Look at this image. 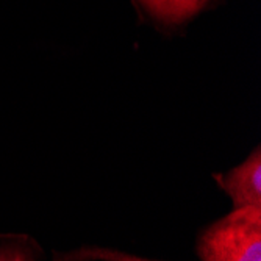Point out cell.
<instances>
[{
	"label": "cell",
	"mask_w": 261,
	"mask_h": 261,
	"mask_svg": "<svg viewBox=\"0 0 261 261\" xmlns=\"http://www.w3.org/2000/svg\"><path fill=\"white\" fill-rule=\"evenodd\" d=\"M153 19L163 23H181L197 14L206 0H138Z\"/></svg>",
	"instance_id": "obj_3"
},
{
	"label": "cell",
	"mask_w": 261,
	"mask_h": 261,
	"mask_svg": "<svg viewBox=\"0 0 261 261\" xmlns=\"http://www.w3.org/2000/svg\"><path fill=\"white\" fill-rule=\"evenodd\" d=\"M216 183L231 199L233 210L261 208V152L259 147L233 169L215 175Z\"/></svg>",
	"instance_id": "obj_2"
},
{
	"label": "cell",
	"mask_w": 261,
	"mask_h": 261,
	"mask_svg": "<svg viewBox=\"0 0 261 261\" xmlns=\"http://www.w3.org/2000/svg\"><path fill=\"white\" fill-rule=\"evenodd\" d=\"M196 250L200 261H261V208L231 210L200 230Z\"/></svg>",
	"instance_id": "obj_1"
},
{
	"label": "cell",
	"mask_w": 261,
	"mask_h": 261,
	"mask_svg": "<svg viewBox=\"0 0 261 261\" xmlns=\"http://www.w3.org/2000/svg\"><path fill=\"white\" fill-rule=\"evenodd\" d=\"M0 261H42V252L27 234H4L0 236Z\"/></svg>",
	"instance_id": "obj_4"
},
{
	"label": "cell",
	"mask_w": 261,
	"mask_h": 261,
	"mask_svg": "<svg viewBox=\"0 0 261 261\" xmlns=\"http://www.w3.org/2000/svg\"><path fill=\"white\" fill-rule=\"evenodd\" d=\"M55 261H160V259H150L146 256H139L121 250L108 249V247L85 246L66 253H55Z\"/></svg>",
	"instance_id": "obj_5"
}]
</instances>
